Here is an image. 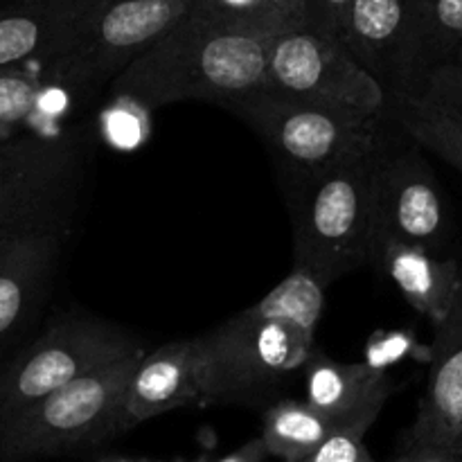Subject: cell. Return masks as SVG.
Returning <instances> with one entry per match:
<instances>
[{
    "instance_id": "cell-1",
    "label": "cell",
    "mask_w": 462,
    "mask_h": 462,
    "mask_svg": "<svg viewBox=\"0 0 462 462\" xmlns=\"http://www.w3.org/2000/svg\"><path fill=\"white\" fill-rule=\"evenodd\" d=\"M325 289L293 266L262 300L199 337L203 404H260L305 373Z\"/></svg>"
},
{
    "instance_id": "cell-2",
    "label": "cell",
    "mask_w": 462,
    "mask_h": 462,
    "mask_svg": "<svg viewBox=\"0 0 462 462\" xmlns=\"http://www.w3.org/2000/svg\"><path fill=\"white\" fill-rule=\"evenodd\" d=\"M271 36L228 25L194 3L158 43L113 79L117 97L143 108L208 102L230 108L269 86Z\"/></svg>"
},
{
    "instance_id": "cell-3",
    "label": "cell",
    "mask_w": 462,
    "mask_h": 462,
    "mask_svg": "<svg viewBox=\"0 0 462 462\" xmlns=\"http://www.w3.org/2000/svg\"><path fill=\"white\" fill-rule=\"evenodd\" d=\"M147 350L102 365L0 418V462L77 454L129 431L125 397Z\"/></svg>"
},
{
    "instance_id": "cell-4",
    "label": "cell",
    "mask_w": 462,
    "mask_h": 462,
    "mask_svg": "<svg viewBox=\"0 0 462 462\" xmlns=\"http://www.w3.org/2000/svg\"><path fill=\"white\" fill-rule=\"evenodd\" d=\"M370 167L373 156L284 179L296 266L325 287L370 262Z\"/></svg>"
},
{
    "instance_id": "cell-5",
    "label": "cell",
    "mask_w": 462,
    "mask_h": 462,
    "mask_svg": "<svg viewBox=\"0 0 462 462\" xmlns=\"http://www.w3.org/2000/svg\"><path fill=\"white\" fill-rule=\"evenodd\" d=\"M228 111L260 135L280 165L282 179L374 156L386 143L383 125L391 120L347 116L323 104L293 97L271 84L235 102Z\"/></svg>"
},
{
    "instance_id": "cell-6",
    "label": "cell",
    "mask_w": 462,
    "mask_h": 462,
    "mask_svg": "<svg viewBox=\"0 0 462 462\" xmlns=\"http://www.w3.org/2000/svg\"><path fill=\"white\" fill-rule=\"evenodd\" d=\"M86 162V140L77 134L0 140V239L30 230H70Z\"/></svg>"
},
{
    "instance_id": "cell-7",
    "label": "cell",
    "mask_w": 462,
    "mask_h": 462,
    "mask_svg": "<svg viewBox=\"0 0 462 462\" xmlns=\"http://www.w3.org/2000/svg\"><path fill=\"white\" fill-rule=\"evenodd\" d=\"M194 3L197 0H93L70 43L45 66L68 90L93 93L111 86L140 54L183 21Z\"/></svg>"
},
{
    "instance_id": "cell-8",
    "label": "cell",
    "mask_w": 462,
    "mask_h": 462,
    "mask_svg": "<svg viewBox=\"0 0 462 462\" xmlns=\"http://www.w3.org/2000/svg\"><path fill=\"white\" fill-rule=\"evenodd\" d=\"M140 350L144 347L116 325L88 316H57L34 341L0 364V418Z\"/></svg>"
},
{
    "instance_id": "cell-9",
    "label": "cell",
    "mask_w": 462,
    "mask_h": 462,
    "mask_svg": "<svg viewBox=\"0 0 462 462\" xmlns=\"http://www.w3.org/2000/svg\"><path fill=\"white\" fill-rule=\"evenodd\" d=\"M269 84L347 116L388 117V90L352 59L337 36L311 27L271 39Z\"/></svg>"
},
{
    "instance_id": "cell-10",
    "label": "cell",
    "mask_w": 462,
    "mask_h": 462,
    "mask_svg": "<svg viewBox=\"0 0 462 462\" xmlns=\"http://www.w3.org/2000/svg\"><path fill=\"white\" fill-rule=\"evenodd\" d=\"M415 147L393 149L386 140L373 156V246L382 239H397L438 255L451 239L449 210L431 165Z\"/></svg>"
},
{
    "instance_id": "cell-11",
    "label": "cell",
    "mask_w": 462,
    "mask_h": 462,
    "mask_svg": "<svg viewBox=\"0 0 462 462\" xmlns=\"http://www.w3.org/2000/svg\"><path fill=\"white\" fill-rule=\"evenodd\" d=\"M68 233L66 228H45L0 239V359L39 319Z\"/></svg>"
},
{
    "instance_id": "cell-12",
    "label": "cell",
    "mask_w": 462,
    "mask_h": 462,
    "mask_svg": "<svg viewBox=\"0 0 462 462\" xmlns=\"http://www.w3.org/2000/svg\"><path fill=\"white\" fill-rule=\"evenodd\" d=\"M462 440V280L449 314L436 325L431 370L418 418L404 445H442L458 449Z\"/></svg>"
},
{
    "instance_id": "cell-13",
    "label": "cell",
    "mask_w": 462,
    "mask_h": 462,
    "mask_svg": "<svg viewBox=\"0 0 462 462\" xmlns=\"http://www.w3.org/2000/svg\"><path fill=\"white\" fill-rule=\"evenodd\" d=\"M305 400L328 415L337 427L368 431L377 422L393 393V382L382 365L341 364L323 352H311L305 365Z\"/></svg>"
},
{
    "instance_id": "cell-14",
    "label": "cell",
    "mask_w": 462,
    "mask_h": 462,
    "mask_svg": "<svg viewBox=\"0 0 462 462\" xmlns=\"http://www.w3.org/2000/svg\"><path fill=\"white\" fill-rule=\"evenodd\" d=\"M192 404H203L199 338L171 341L144 352L126 388V427L134 429L135 424Z\"/></svg>"
},
{
    "instance_id": "cell-15",
    "label": "cell",
    "mask_w": 462,
    "mask_h": 462,
    "mask_svg": "<svg viewBox=\"0 0 462 462\" xmlns=\"http://www.w3.org/2000/svg\"><path fill=\"white\" fill-rule=\"evenodd\" d=\"M93 0H3L0 70L48 63L63 52Z\"/></svg>"
},
{
    "instance_id": "cell-16",
    "label": "cell",
    "mask_w": 462,
    "mask_h": 462,
    "mask_svg": "<svg viewBox=\"0 0 462 462\" xmlns=\"http://www.w3.org/2000/svg\"><path fill=\"white\" fill-rule=\"evenodd\" d=\"M406 32L391 97L422 95L438 68L454 63L462 48V0H406Z\"/></svg>"
},
{
    "instance_id": "cell-17",
    "label": "cell",
    "mask_w": 462,
    "mask_h": 462,
    "mask_svg": "<svg viewBox=\"0 0 462 462\" xmlns=\"http://www.w3.org/2000/svg\"><path fill=\"white\" fill-rule=\"evenodd\" d=\"M370 262L391 278L404 300L433 328L445 320L458 296L462 264L397 239H382L374 244Z\"/></svg>"
},
{
    "instance_id": "cell-18",
    "label": "cell",
    "mask_w": 462,
    "mask_h": 462,
    "mask_svg": "<svg viewBox=\"0 0 462 462\" xmlns=\"http://www.w3.org/2000/svg\"><path fill=\"white\" fill-rule=\"evenodd\" d=\"M406 0H350L338 41L364 70L391 90L406 32Z\"/></svg>"
},
{
    "instance_id": "cell-19",
    "label": "cell",
    "mask_w": 462,
    "mask_h": 462,
    "mask_svg": "<svg viewBox=\"0 0 462 462\" xmlns=\"http://www.w3.org/2000/svg\"><path fill=\"white\" fill-rule=\"evenodd\" d=\"M388 117L420 147L462 174V116L427 95H395L388 104Z\"/></svg>"
},
{
    "instance_id": "cell-20",
    "label": "cell",
    "mask_w": 462,
    "mask_h": 462,
    "mask_svg": "<svg viewBox=\"0 0 462 462\" xmlns=\"http://www.w3.org/2000/svg\"><path fill=\"white\" fill-rule=\"evenodd\" d=\"M334 429H338L337 424L307 400H278L264 411L260 438L264 440L269 456L282 462H300Z\"/></svg>"
},
{
    "instance_id": "cell-21",
    "label": "cell",
    "mask_w": 462,
    "mask_h": 462,
    "mask_svg": "<svg viewBox=\"0 0 462 462\" xmlns=\"http://www.w3.org/2000/svg\"><path fill=\"white\" fill-rule=\"evenodd\" d=\"M197 7L228 25L271 39L311 27L307 0H197Z\"/></svg>"
},
{
    "instance_id": "cell-22",
    "label": "cell",
    "mask_w": 462,
    "mask_h": 462,
    "mask_svg": "<svg viewBox=\"0 0 462 462\" xmlns=\"http://www.w3.org/2000/svg\"><path fill=\"white\" fill-rule=\"evenodd\" d=\"M59 84L45 63L0 70V140L21 135L43 108L50 88Z\"/></svg>"
},
{
    "instance_id": "cell-23",
    "label": "cell",
    "mask_w": 462,
    "mask_h": 462,
    "mask_svg": "<svg viewBox=\"0 0 462 462\" xmlns=\"http://www.w3.org/2000/svg\"><path fill=\"white\" fill-rule=\"evenodd\" d=\"M364 429L338 427L300 462H374L365 449Z\"/></svg>"
},
{
    "instance_id": "cell-24",
    "label": "cell",
    "mask_w": 462,
    "mask_h": 462,
    "mask_svg": "<svg viewBox=\"0 0 462 462\" xmlns=\"http://www.w3.org/2000/svg\"><path fill=\"white\" fill-rule=\"evenodd\" d=\"M422 95L445 104L451 111L462 116V66L447 63V66L433 70L424 81Z\"/></svg>"
},
{
    "instance_id": "cell-25",
    "label": "cell",
    "mask_w": 462,
    "mask_h": 462,
    "mask_svg": "<svg viewBox=\"0 0 462 462\" xmlns=\"http://www.w3.org/2000/svg\"><path fill=\"white\" fill-rule=\"evenodd\" d=\"M307 5H310L311 14V30L338 39V27H341L343 14H346L350 0H307Z\"/></svg>"
},
{
    "instance_id": "cell-26",
    "label": "cell",
    "mask_w": 462,
    "mask_h": 462,
    "mask_svg": "<svg viewBox=\"0 0 462 462\" xmlns=\"http://www.w3.org/2000/svg\"><path fill=\"white\" fill-rule=\"evenodd\" d=\"M391 462H460V454L456 447L404 445V451Z\"/></svg>"
},
{
    "instance_id": "cell-27",
    "label": "cell",
    "mask_w": 462,
    "mask_h": 462,
    "mask_svg": "<svg viewBox=\"0 0 462 462\" xmlns=\"http://www.w3.org/2000/svg\"><path fill=\"white\" fill-rule=\"evenodd\" d=\"M266 456H269V449H266L264 440L262 438H253L251 442L242 445L239 449L230 451L228 456H224L217 462H264Z\"/></svg>"
},
{
    "instance_id": "cell-28",
    "label": "cell",
    "mask_w": 462,
    "mask_h": 462,
    "mask_svg": "<svg viewBox=\"0 0 462 462\" xmlns=\"http://www.w3.org/2000/svg\"><path fill=\"white\" fill-rule=\"evenodd\" d=\"M99 462H161V460H147V458H104Z\"/></svg>"
},
{
    "instance_id": "cell-29",
    "label": "cell",
    "mask_w": 462,
    "mask_h": 462,
    "mask_svg": "<svg viewBox=\"0 0 462 462\" xmlns=\"http://www.w3.org/2000/svg\"><path fill=\"white\" fill-rule=\"evenodd\" d=\"M454 63H458V66H462V48H460V52H458V57H456V61Z\"/></svg>"
},
{
    "instance_id": "cell-30",
    "label": "cell",
    "mask_w": 462,
    "mask_h": 462,
    "mask_svg": "<svg viewBox=\"0 0 462 462\" xmlns=\"http://www.w3.org/2000/svg\"><path fill=\"white\" fill-rule=\"evenodd\" d=\"M458 454H460V462H462V440H460V445H458Z\"/></svg>"
},
{
    "instance_id": "cell-31",
    "label": "cell",
    "mask_w": 462,
    "mask_h": 462,
    "mask_svg": "<svg viewBox=\"0 0 462 462\" xmlns=\"http://www.w3.org/2000/svg\"><path fill=\"white\" fill-rule=\"evenodd\" d=\"M18 462H32V460H18Z\"/></svg>"
}]
</instances>
